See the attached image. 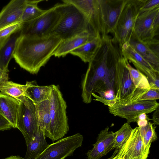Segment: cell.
I'll return each instance as SVG.
<instances>
[{"instance_id":"obj_1","label":"cell","mask_w":159,"mask_h":159,"mask_svg":"<svg viewBox=\"0 0 159 159\" xmlns=\"http://www.w3.org/2000/svg\"><path fill=\"white\" fill-rule=\"evenodd\" d=\"M103 40L101 48L89 63L82 83L81 96L83 101L86 104L91 102L93 93L114 91L115 65L121 52L111 38Z\"/></svg>"},{"instance_id":"obj_2","label":"cell","mask_w":159,"mask_h":159,"mask_svg":"<svg viewBox=\"0 0 159 159\" xmlns=\"http://www.w3.org/2000/svg\"><path fill=\"white\" fill-rule=\"evenodd\" d=\"M62 41L49 34L43 37L21 35L13 54L16 62L33 74H37L49 60Z\"/></svg>"},{"instance_id":"obj_3","label":"cell","mask_w":159,"mask_h":159,"mask_svg":"<svg viewBox=\"0 0 159 159\" xmlns=\"http://www.w3.org/2000/svg\"><path fill=\"white\" fill-rule=\"evenodd\" d=\"M58 5L61 16L49 34L59 37L63 41L93 30L86 16L75 6L66 2Z\"/></svg>"},{"instance_id":"obj_4","label":"cell","mask_w":159,"mask_h":159,"mask_svg":"<svg viewBox=\"0 0 159 159\" xmlns=\"http://www.w3.org/2000/svg\"><path fill=\"white\" fill-rule=\"evenodd\" d=\"M52 90L48 98L50 103V126L48 138L53 142L61 139L69 130L66 115L67 105L59 86L51 85Z\"/></svg>"},{"instance_id":"obj_5","label":"cell","mask_w":159,"mask_h":159,"mask_svg":"<svg viewBox=\"0 0 159 159\" xmlns=\"http://www.w3.org/2000/svg\"><path fill=\"white\" fill-rule=\"evenodd\" d=\"M114 89L116 103L136 100L148 90L137 89L133 83L122 54L115 65Z\"/></svg>"},{"instance_id":"obj_6","label":"cell","mask_w":159,"mask_h":159,"mask_svg":"<svg viewBox=\"0 0 159 159\" xmlns=\"http://www.w3.org/2000/svg\"><path fill=\"white\" fill-rule=\"evenodd\" d=\"M142 2V0H128L120 15L111 39L113 42L119 45L120 49L131 39Z\"/></svg>"},{"instance_id":"obj_7","label":"cell","mask_w":159,"mask_h":159,"mask_svg":"<svg viewBox=\"0 0 159 159\" xmlns=\"http://www.w3.org/2000/svg\"><path fill=\"white\" fill-rule=\"evenodd\" d=\"M20 107L16 128L23 135L26 145L32 141L39 131L35 104L30 99L23 96L18 100Z\"/></svg>"},{"instance_id":"obj_8","label":"cell","mask_w":159,"mask_h":159,"mask_svg":"<svg viewBox=\"0 0 159 159\" xmlns=\"http://www.w3.org/2000/svg\"><path fill=\"white\" fill-rule=\"evenodd\" d=\"M61 16L58 3L46 10L43 14L36 19L23 24L22 35L43 37L49 34L56 26Z\"/></svg>"},{"instance_id":"obj_9","label":"cell","mask_w":159,"mask_h":159,"mask_svg":"<svg viewBox=\"0 0 159 159\" xmlns=\"http://www.w3.org/2000/svg\"><path fill=\"white\" fill-rule=\"evenodd\" d=\"M159 29V7L139 13L130 39L140 42L152 40L158 34Z\"/></svg>"},{"instance_id":"obj_10","label":"cell","mask_w":159,"mask_h":159,"mask_svg":"<svg viewBox=\"0 0 159 159\" xmlns=\"http://www.w3.org/2000/svg\"><path fill=\"white\" fill-rule=\"evenodd\" d=\"M128 0H99L101 35L103 39L113 34Z\"/></svg>"},{"instance_id":"obj_11","label":"cell","mask_w":159,"mask_h":159,"mask_svg":"<svg viewBox=\"0 0 159 159\" xmlns=\"http://www.w3.org/2000/svg\"><path fill=\"white\" fill-rule=\"evenodd\" d=\"M156 100H136L120 103H116L109 107L110 113L115 116L125 119L129 123L134 122L139 114H147L154 111L159 107Z\"/></svg>"},{"instance_id":"obj_12","label":"cell","mask_w":159,"mask_h":159,"mask_svg":"<svg viewBox=\"0 0 159 159\" xmlns=\"http://www.w3.org/2000/svg\"><path fill=\"white\" fill-rule=\"evenodd\" d=\"M83 139V136L79 133L59 139L49 144L34 159H65L73 155L75 150L82 146Z\"/></svg>"},{"instance_id":"obj_13","label":"cell","mask_w":159,"mask_h":159,"mask_svg":"<svg viewBox=\"0 0 159 159\" xmlns=\"http://www.w3.org/2000/svg\"><path fill=\"white\" fill-rule=\"evenodd\" d=\"M149 152L145 147L139 127H136L113 159H147Z\"/></svg>"},{"instance_id":"obj_14","label":"cell","mask_w":159,"mask_h":159,"mask_svg":"<svg viewBox=\"0 0 159 159\" xmlns=\"http://www.w3.org/2000/svg\"><path fill=\"white\" fill-rule=\"evenodd\" d=\"M120 50L123 57L132 63L136 69L144 74L148 79L154 80L159 77V72L131 46L129 41L122 45Z\"/></svg>"},{"instance_id":"obj_15","label":"cell","mask_w":159,"mask_h":159,"mask_svg":"<svg viewBox=\"0 0 159 159\" xmlns=\"http://www.w3.org/2000/svg\"><path fill=\"white\" fill-rule=\"evenodd\" d=\"M77 7L85 15L95 33L101 35V20L99 0H63Z\"/></svg>"},{"instance_id":"obj_16","label":"cell","mask_w":159,"mask_h":159,"mask_svg":"<svg viewBox=\"0 0 159 159\" xmlns=\"http://www.w3.org/2000/svg\"><path fill=\"white\" fill-rule=\"evenodd\" d=\"M109 129L107 127L98 134L93 148L87 153L88 159H100L113 149L116 133Z\"/></svg>"},{"instance_id":"obj_17","label":"cell","mask_w":159,"mask_h":159,"mask_svg":"<svg viewBox=\"0 0 159 159\" xmlns=\"http://www.w3.org/2000/svg\"><path fill=\"white\" fill-rule=\"evenodd\" d=\"M129 42L131 46L159 72V40L154 39L140 42L130 39Z\"/></svg>"},{"instance_id":"obj_18","label":"cell","mask_w":159,"mask_h":159,"mask_svg":"<svg viewBox=\"0 0 159 159\" xmlns=\"http://www.w3.org/2000/svg\"><path fill=\"white\" fill-rule=\"evenodd\" d=\"M26 0H12L0 12V30L20 22Z\"/></svg>"},{"instance_id":"obj_19","label":"cell","mask_w":159,"mask_h":159,"mask_svg":"<svg viewBox=\"0 0 159 159\" xmlns=\"http://www.w3.org/2000/svg\"><path fill=\"white\" fill-rule=\"evenodd\" d=\"M98 34H97L91 29L70 39L62 41L53 55L58 57H64L72 51L91 40Z\"/></svg>"},{"instance_id":"obj_20","label":"cell","mask_w":159,"mask_h":159,"mask_svg":"<svg viewBox=\"0 0 159 159\" xmlns=\"http://www.w3.org/2000/svg\"><path fill=\"white\" fill-rule=\"evenodd\" d=\"M103 40L98 34L91 40L72 51L70 53L80 58L84 63H90L101 48Z\"/></svg>"},{"instance_id":"obj_21","label":"cell","mask_w":159,"mask_h":159,"mask_svg":"<svg viewBox=\"0 0 159 159\" xmlns=\"http://www.w3.org/2000/svg\"><path fill=\"white\" fill-rule=\"evenodd\" d=\"M20 102L11 96L0 93V115L7 120L13 128H16Z\"/></svg>"},{"instance_id":"obj_22","label":"cell","mask_w":159,"mask_h":159,"mask_svg":"<svg viewBox=\"0 0 159 159\" xmlns=\"http://www.w3.org/2000/svg\"><path fill=\"white\" fill-rule=\"evenodd\" d=\"M21 29L12 34L0 48V69L7 72L9 63L13 58L18 41L22 35Z\"/></svg>"},{"instance_id":"obj_23","label":"cell","mask_w":159,"mask_h":159,"mask_svg":"<svg viewBox=\"0 0 159 159\" xmlns=\"http://www.w3.org/2000/svg\"><path fill=\"white\" fill-rule=\"evenodd\" d=\"M35 104L39 127L44 132L45 137L48 138L51 122L50 100L48 98Z\"/></svg>"},{"instance_id":"obj_24","label":"cell","mask_w":159,"mask_h":159,"mask_svg":"<svg viewBox=\"0 0 159 159\" xmlns=\"http://www.w3.org/2000/svg\"><path fill=\"white\" fill-rule=\"evenodd\" d=\"M51 90V85L39 86L37 84L36 81H31L25 91L24 95L34 104H37L48 99Z\"/></svg>"},{"instance_id":"obj_25","label":"cell","mask_w":159,"mask_h":159,"mask_svg":"<svg viewBox=\"0 0 159 159\" xmlns=\"http://www.w3.org/2000/svg\"><path fill=\"white\" fill-rule=\"evenodd\" d=\"M49 145L46 142L44 132L40 129L34 139L26 145L27 150L24 158L34 159L44 151Z\"/></svg>"},{"instance_id":"obj_26","label":"cell","mask_w":159,"mask_h":159,"mask_svg":"<svg viewBox=\"0 0 159 159\" xmlns=\"http://www.w3.org/2000/svg\"><path fill=\"white\" fill-rule=\"evenodd\" d=\"M43 1L26 0L21 19V21L23 24L36 19L45 12L46 10L41 9L38 6V3Z\"/></svg>"},{"instance_id":"obj_27","label":"cell","mask_w":159,"mask_h":159,"mask_svg":"<svg viewBox=\"0 0 159 159\" xmlns=\"http://www.w3.org/2000/svg\"><path fill=\"white\" fill-rule=\"evenodd\" d=\"M31 81H27L25 85L7 81L0 89L2 93L11 96L17 100L23 96L27 88L30 84Z\"/></svg>"},{"instance_id":"obj_28","label":"cell","mask_w":159,"mask_h":159,"mask_svg":"<svg viewBox=\"0 0 159 159\" xmlns=\"http://www.w3.org/2000/svg\"><path fill=\"white\" fill-rule=\"evenodd\" d=\"M125 64L131 80L136 88L140 89L149 90L150 87L147 77L140 71L132 67L126 59Z\"/></svg>"},{"instance_id":"obj_29","label":"cell","mask_w":159,"mask_h":159,"mask_svg":"<svg viewBox=\"0 0 159 159\" xmlns=\"http://www.w3.org/2000/svg\"><path fill=\"white\" fill-rule=\"evenodd\" d=\"M139 127L145 147L147 150H150L151 143L157 139L155 128L149 121L145 125Z\"/></svg>"},{"instance_id":"obj_30","label":"cell","mask_w":159,"mask_h":159,"mask_svg":"<svg viewBox=\"0 0 159 159\" xmlns=\"http://www.w3.org/2000/svg\"><path fill=\"white\" fill-rule=\"evenodd\" d=\"M132 130L129 123L127 122L125 123L116 132L113 149H118L121 148L129 137Z\"/></svg>"},{"instance_id":"obj_31","label":"cell","mask_w":159,"mask_h":159,"mask_svg":"<svg viewBox=\"0 0 159 159\" xmlns=\"http://www.w3.org/2000/svg\"><path fill=\"white\" fill-rule=\"evenodd\" d=\"M99 95L94 93H92L95 99L93 100L102 103L105 105L111 107L116 103V96L114 91H103L98 92Z\"/></svg>"},{"instance_id":"obj_32","label":"cell","mask_w":159,"mask_h":159,"mask_svg":"<svg viewBox=\"0 0 159 159\" xmlns=\"http://www.w3.org/2000/svg\"><path fill=\"white\" fill-rule=\"evenodd\" d=\"M20 22L15 23L0 30V48L14 33L20 30L23 26Z\"/></svg>"},{"instance_id":"obj_33","label":"cell","mask_w":159,"mask_h":159,"mask_svg":"<svg viewBox=\"0 0 159 159\" xmlns=\"http://www.w3.org/2000/svg\"><path fill=\"white\" fill-rule=\"evenodd\" d=\"M159 7V0H142L139 13Z\"/></svg>"},{"instance_id":"obj_34","label":"cell","mask_w":159,"mask_h":159,"mask_svg":"<svg viewBox=\"0 0 159 159\" xmlns=\"http://www.w3.org/2000/svg\"><path fill=\"white\" fill-rule=\"evenodd\" d=\"M159 90L149 89L136 100H156L159 98Z\"/></svg>"},{"instance_id":"obj_35","label":"cell","mask_w":159,"mask_h":159,"mask_svg":"<svg viewBox=\"0 0 159 159\" xmlns=\"http://www.w3.org/2000/svg\"><path fill=\"white\" fill-rule=\"evenodd\" d=\"M149 120L147 114L143 113L137 116L135 119L134 122H136L139 127H141L145 125Z\"/></svg>"},{"instance_id":"obj_36","label":"cell","mask_w":159,"mask_h":159,"mask_svg":"<svg viewBox=\"0 0 159 159\" xmlns=\"http://www.w3.org/2000/svg\"><path fill=\"white\" fill-rule=\"evenodd\" d=\"M12 128L13 126L10 122L0 115V131L10 129Z\"/></svg>"},{"instance_id":"obj_37","label":"cell","mask_w":159,"mask_h":159,"mask_svg":"<svg viewBox=\"0 0 159 159\" xmlns=\"http://www.w3.org/2000/svg\"><path fill=\"white\" fill-rule=\"evenodd\" d=\"M9 79L8 72L0 69V89Z\"/></svg>"},{"instance_id":"obj_38","label":"cell","mask_w":159,"mask_h":159,"mask_svg":"<svg viewBox=\"0 0 159 159\" xmlns=\"http://www.w3.org/2000/svg\"><path fill=\"white\" fill-rule=\"evenodd\" d=\"M150 89L159 90V77L154 80L148 79Z\"/></svg>"},{"instance_id":"obj_39","label":"cell","mask_w":159,"mask_h":159,"mask_svg":"<svg viewBox=\"0 0 159 159\" xmlns=\"http://www.w3.org/2000/svg\"><path fill=\"white\" fill-rule=\"evenodd\" d=\"M153 114L152 120L153 124L158 125L159 124V108L158 107L154 111Z\"/></svg>"},{"instance_id":"obj_40","label":"cell","mask_w":159,"mask_h":159,"mask_svg":"<svg viewBox=\"0 0 159 159\" xmlns=\"http://www.w3.org/2000/svg\"><path fill=\"white\" fill-rule=\"evenodd\" d=\"M2 159H25L19 156H11Z\"/></svg>"},{"instance_id":"obj_41","label":"cell","mask_w":159,"mask_h":159,"mask_svg":"<svg viewBox=\"0 0 159 159\" xmlns=\"http://www.w3.org/2000/svg\"><path fill=\"white\" fill-rule=\"evenodd\" d=\"M118 149H116L115 150V152L113 154L112 156L110 158L107 159H113V158H114V156H115V155H116V154L117 153V152L118 151Z\"/></svg>"}]
</instances>
